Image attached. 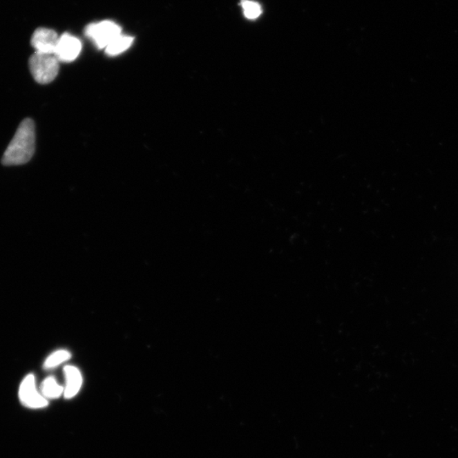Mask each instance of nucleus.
I'll list each match as a JSON object with an SVG mask.
<instances>
[{
	"label": "nucleus",
	"instance_id": "2",
	"mask_svg": "<svg viewBox=\"0 0 458 458\" xmlns=\"http://www.w3.org/2000/svg\"><path fill=\"white\" fill-rule=\"evenodd\" d=\"M29 68L37 83L48 84L57 77L59 61L55 55L35 52L29 59Z\"/></svg>",
	"mask_w": 458,
	"mask_h": 458
},
{
	"label": "nucleus",
	"instance_id": "4",
	"mask_svg": "<svg viewBox=\"0 0 458 458\" xmlns=\"http://www.w3.org/2000/svg\"><path fill=\"white\" fill-rule=\"evenodd\" d=\"M18 397L21 403L30 409H41L48 405L46 398H44L37 390L35 377L33 374L26 376L21 381Z\"/></svg>",
	"mask_w": 458,
	"mask_h": 458
},
{
	"label": "nucleus",
	"instance_id": "11",
	"mask_svg": "<svg viewBox=\"0 0 458 458\" xmlns=\"http://www.w3.org/2000/svg\"><path fill=\"white\" fill-rule=\"evenodd\" d=\"M241 6L245 17H247L248 19H256L262 14V7L259 3L251 1V0H242Z\"/></svg>",
	"mask_w": 458,
	"mask_h": 458
},
{
	"label": "nucleus",
	"instance_id": "9",
	"mask_svg": "<svg viewBox=\"0 0 458 458\" xmlns=\"http://www.w3.org/2000/svg\"><path fill=\"white\" fill-rule=\"evenodd\" d=\"M41 394L46 399H57L64 394V387L59 385L54 377H48L41 385Z\"/></svg>",
	"mask_w": 458,
	"mask_h": 458
},
{
	"label": "nucleus",
	"instance_id": "10",
	"mask_svg": "<svg viewBox=\"0 0 458 458\" xmlns=\"http://www.w3.org/2000/svg\"><path fill=\"white\" fill-rule=\"evenodd\" d=\"M70 353L66 350H59V351L52 353L44 362V367L47 370H51L59 366L63 363L67 362L70 359Z\"/></svg>",
	"mask_w": 458,
	"mask_h": 458
},
{
	"label": "nucleus",
	"instance_id": "5",
	"mask_svg": "<svg viewBox=\"0 0 458 458\" xmlns=\"http://www.w3.org/2000/svg\"><path fill=\"white\" fill-rule=\"evenodd\" d=\"M59 37L54 30L39 28L32 36L31 44L38 53L55 55Z\"/></svg>",
	"mask_w": 458,
	"mask_h": 458
},
{
	"label": "nucleus",
	"instance_id": "1",
	"mask_svg": "<svg viewBox=\"0 0 458 458\" xmlns=\"http://www.w3.org/2000/svg\"><path fill=\"white\" fill-rule=\"evenodd\" d=\"M35 122L32 119H25L3 154V165L18 166L28 163L35 155Z\"/></svg>",
	"mask_w": 458,
	"mask_h": 458
},
{
	"label": "nucleus",
	"instance_id": "3",
	"mask_svg": "<svg viewBox=\"0 0 458 458\" xmlns=\"http://www.w3.org/2000/svg\"><path fill=\"white\" fill-rule=\"evenodd\" d=\"M85 35L97 47L106 48L113 39L122 35V29L113 21H103L89 24L85 29Z\"/></svg>",
	"mask_w": 458,
	"mask_h": 458
},
{
	"label": "nucleus",
	"instance_id": "8",
	"mask_svg": "<svg viewBox=\"0 0 458 458\" xmlns=\"http://www.w3.org/2000/svg\"><path fill=\"white\" fill-rule=\"evenodd\" d=\"M133 42V37L120 35L106 48V53L110 57H115L128 50Z\"/></svg>",
	"mask_w": 458,
	"mask_h": 458
},
{
	"label": "nucleus",
	"instance_id": "6",
	"mask_svg": "<svg viewBox=\"0 0 458 458\" xmlns=\"http://www.w3.org/2000/svg\"><path fill=\"white\" fill-rule=\"evenodd\" d=\"M81 50V41L70 33H64L59 37L55 55L59 61L69 63L75 61Z\"/></svg>",
	"mask_w": 458,
	"mask_h": 458
},
{
	"label": "nucleus",
	"instance_id": "7",
	"mask_svg": "<svg viewBox=\"0 0 458 458\" xmlns=\"http://www.w3.org/2000/svg\"><path fill=\"white\" fill-rule=\"evenodd\" d=\"M64 374L66 376L64 397L66 399H72L80 392L83 385V377L79 370L74 366L65 367Z\"/></svg>",
	"mask_w": 458,
	"mask_h": 458
}]
</instances>
